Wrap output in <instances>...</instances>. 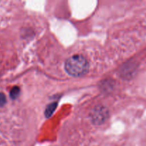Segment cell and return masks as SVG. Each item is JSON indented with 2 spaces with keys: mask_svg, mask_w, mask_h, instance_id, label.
I'll use <instances>...</instances> for the list:
<instances>
[{
  "mask_svg": "<svg viewBox=\"0 0 146 146\" xmlns=\"http://www.w3.org/2000/svg\"><path fill=\"white\" fill-rule=\"evenodd\" d=\"M65 70L69 75L78 77L85 75L89 69V64L82 55H74L68 58L65 62Z\"/></svg>",
  "mask_w": 146,
  "mask_h": 146,
  "instance_id": "6da1fadb",
  "label": "cell"
},
{
  "mask_svg": "<svg viewBox=\"0 0 146 146\" xmlns=\"http://www.w3.org/2000/svg\"><path fill=\"white\" fill-rule=\"evenodd\" d=\"M108 112L106 108L103 106L96 107L92 113V120L95 123H103L107 119Z\"/></svg>",
  "mask_w": 146,
  "mask_h": 146,
  "instance_id": "7a4b0ae2",
  "label": "cell"
},
{
  "mask_svg": "<svg viewBox=\"0 0 146 146\" xmlns=\"http://www.w3.org/2000/svg\"><path fill=\"white\" fill-rule=\"evenodd\" d=\"M56 106H57V103L56 102L53 103V104H50V105H48V106H47L46 109V111H45V115L47 117V118H48V117H50L51 115H52V113H54V111H55Z\"/></svg>",
  "mask_w": 146,
  "mask_h": 146,
  "instance_id": "3957f363",
  "label": "cell"
},
{
  "mask_svg": "<svg viewBox=\"0 0 146 146\" xmlns=\"http://www.w3.org/2000/svg\"><path fill=\"white\" fill-rule=\"evenodd\" d=\"M20 94V88L18 86H14L10 91V97L11 99H17Z\"/></svg>",
  "mask_w": 146,
  "mask_h": 146,
  "instance_id": "277c9868",
  "label": "cell"
},
{
  "mask_svg": "<svg viewBox=\"0 0 146 146\" xmlns=\"http://www.w3.org/2000/svg\"><path fill=\"white\" fill-rule=\"evenodd\" d=\"M7 103V98L3 93H0V108L3 107Z\"/></svg>",
  "mask_w": 146,
  "mask_h": 146,
  "instance_id": "5b68a950",
  "label": "cell"
}]
</instances>
